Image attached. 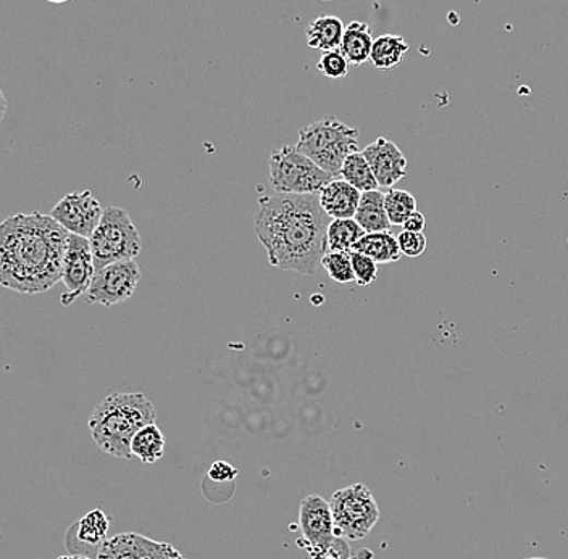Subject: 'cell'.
Here are the masks:
<instances>
[{
	"label": "cell",
	"instance_id": "obj_1",
	"mask_svg": "<svg viewBox=\"0 0 568 559\" xmlns=\"http://www.w3.org/2000/svg\"><path fill=\"white\" fill-rule=\"evenodd\" d=\"M330 223L320 195H263L256 213V234L272 266L312 276L328 253Z\"/></svg>",
	"mask_w": 568,
	"mask_h": 559
},
{
	"label": "cell",
	"instance_id": "obj_2",
	"mask_svg": "<svg viewBox=\"0 0 568 559\" xmlns=\"http://www.w3.org/2000/svg\"><path fill=\"white\" fill-rule=\"evenodd\" d=\"M70 233L50 215L19 213L0 225V284L36 296L63 276Z\"/></svg>",
	"mask_w": 568,
	"mask_h": 559
},
{
	"label": "cell",
	"instance_id": "obj_3",
	"mask_svg": "<svg viewBox=\"0 0 568 559\" xmlns=\"http://www.w3.org/2000/svg\"><path fill=\"white\" fill-rule=\"evenodd\" d=\"M154 405L138 392H114L91 413L90 430L94 442L115 459H133L131 442L142 428L155 425Z\"/></svg>",
	"mask_w": 568,
	"mask_h": 559
},
{
	"label": "cell",
	"instance_id": "obj_4",
	"mask_svg": "<svg viewBox=\"0 0 568 559\" xmlns=\"http://www.w3.org/2000/svg\"><path fill=\"white\" fill-rule=\"evenodd\" d=\"M297 148L323 171L340 178L344 162L358 152V130L327 117L299 131Z\"/></svg>",
	"mask_w": 568,
	"mask_h": 559
},
{
	"label": "cell",
	"instance_id": "obj_5",
	"mask_svg": "<svg viewBox=\"0 0 568 559\" xmlns=\"http://www.w3.org/2000/svg\"><path fill=\"white\" fill-rule=\"evenodd\" d=\"M270 185L275 194L320 195L334 181V176L323 171L297 145H283L270 155Z\"/></svg>",
	"mask_w": 568,
	"mask_h": 559
},
{
	"label": "cell",
	"instance_id": "obj_6",
	"mask_svg": "<svg viewBox=\"0 0 568 559\" xmlns=\"http://www.w3.org/2000/svg\"><path fill=\"white\" fill-rule=\"evenodd\" d=\"M96 273L114 263L134 260L141 250L140 230L123 209L106 206L90 239Z\"/></svg>",
	"mask_w": 568,
	"mask_h": 559
},
{
	"label": "cell",
	"instance_id": "obj_7",
	"mask_svg": "<svg viewBox=\"0 0 568 559\" xmlns=\"http://www.w3.org/2000/svg\"><path fill=\"white\" fill-rule=\"evenodd\" d=\"M330 507L336 534L347 540L367 537L380 520V508L365 484L338 490L331 497Z\"/></svg>",
	"mask_w": 568,
	"mask_h": 559
},
{
	"label": "cell",
	"instance_id": "obj_8",
	"mask_svg": "<svg viewBox=\"0 0 568 559\" xmlns=\"http://www.w3.org/2000/svg\"><path fill=\"white\" fill-rule=\"evenodd\" d=\"M140 280V266L134 260L114 263L96 273L84 298L87 304L110 308L121 301L130 300L137 293Z\"/></svg>",
	"mask_w": 568,
	"mask_h": 559
},
{
	"label": "cell",
	"instance_id": "obj_9",
	"mask_svg": "<svg viewBox=\"0 0 568 559\" xmlns=\"http://www.w3.org/2000/svg\"><path fill=\"white\" fill-rule=\"evenodd\" d=\"M299 528L312 554H327L344 545L336 535L330 501L320 495H309L300 501Z\"/></svg>",
	"mask_w": 568,
	"mask_h": 559
},
{
	"label": "cell",
	"instance_id": "obj_10",
	"mask_svg": "<svg viewBox=\"0 0 568 559\" xmlns=\"http://www.w3.org/2000/svg\"><path fill=\"white\" fill-rule=\"evenodd\" d=\"M104 210L91 191L71 192L54 206L50 216L70 234L91 239L103 219Z\"/></svg>",
	"mask_w": 568,
	"mask_h": 559
},
{
	"label": "cell",
	"instance_id": "obj_11",
	"mask_svg": "<svg viewBox=\"0 0 568 559\" xmlns=\"http://www.w3.org/2000/svg\"><path fill=\"white\" fill-rule=\"evenodd\" d=\"M94 276H96V266H94L90 239L70 234L69 249L63 263L62 283L67 287V293L60 298L62 305L69 307L78 300V297L86 296Z\"/></svg>",
	"mask_w": 568,
	"mask_h": 559
},
{
	"label": "cell",
	"instance_id": "obj_12",
	"mask_svg": "<svg viewBox=\"0 0 568 559\" xmlns=\"http://www.w3.org/2000/svg\"><path fill=\"white\" fill-rule=\"evenodd\" d=\"M380 188H392L407 175V158L392 141L378 138L362 151Z\"/></svg>",
	"mask_w": 568,
	"mask_h": 559
},
{
	"label": "cell",
	"instance_id": "obj_13",
	"mask_svg": "<svg viewBox=\"0 0 568 559\" xmlns=\"http://www.w3.org/2000/svg\"><path fill=\"white\" fill-rule=\"evenodd\" d=\"M108 518L103 510H93L81 518L73 527L70 528L67 535V542L74 544L67 545L73 555H81V557H99L100 548L108 540Z\"/></svg>",
	"mask_w": 568,
	"mask_h": 559
},
{
	"label": "cell",
	"instance_id": "obj_14",
	"mask_svg": "<svg viewBox=\"0 0 568 559\" xmlns=\"http://www.w3.org/2000/svg\"><path fill=\"white\" fill-rule=\"evenodd\" d=\"M362 192L344 179L336 178L320 192L321 209L331 219H354Z\"/></svg>",
	"mask_w": 568,
	"mask_h": 559
},
{
	"label": "cell",
	"instance_id": "obj_15",
	"mask_svg": "<svg viewBox=\"0 0 568 559\" xmlns=\"http://www.w3.org/2000/svg\"><path fill=\"white\" fill-rule=\"evenodd\" d=\"M161 542L152 540L137 532H125L108 538L97 559H152Z\"/></svg>",
	"mask_w": 568,
	"mask_h": 559
},
{
	"label": "cell",
	"instance_id": "obj_16",
	"mask_svg": "<svg viewBox=\"0 0 568 559\" xmlns=\"http://www.w3.org/2000/svg\"><path fill=\"white\" fill-rule=\"evenodd\" d=\"M344 32H346V26L338 16H319L307 26V46L323 53L340 50Z\"/></svg>",
	"mask_w": 568,
	"mask_h": 559
},
{
	"label": "cell",
	"instance_id": "obj_17",
	"mask_svg": "<svg viewBox=\"0 0 568 559\" xmlns=\"http://www.w3.org/2000/svg\"><path fill=\"white\" fill-rule=\"evenodd\" d=\"M354 219L367 234L390 230L392 225L388 218L387 206H384L383 192L371 191L362 194L360 205H358Z\"/></svg>",
	"mask_w": 568,
	"mask_h": 559
},
{
	"label": "cell",
	"instance_id": "obj_18",
	"mask_svg": "<svg viewBox=\"0 0 568 559\" xmlns=\"http://www.w3.org/2000/svg\"><path fill=\"white\" fill-rule=\"evenodd\" d=\"M374 44L370 26L364 22H353L346 26L340 50L350 60L351 66L362 67L370 60Z\"/></svg>",
	"mask_w": 568,
	"mask_h": 559
},
{
	"label": "cell",
	"instance_id": "obj_19",
	"mask_svg": "<svg viewBox=\"0 0 568 559\" xmlns=\"http://www.w3.org/2000/svg\"><path fill=\"white\" fill-rule=\"evenodd\" d=\"M353 252L362 253V255L375 260L378 264L399 262L402 257L398 237L392 236L390 230H387V233L365 234L355 243Z\"/></svg>",
	"mask_w": 568,
	"mask_h": 559
},
{
	"label": "cell",
	"instance_id": "obj_20",
	"mask_svg": "<svg viewBox=\"0 0 568 559\" xmlns=\"http://www.w3.org/2000/svg\"><path fill=\"white\" fill-rule=\"evenodd\" d=\"M409 49L411 47H409L404 37L395 36V34H383V36L375 39L370 60L378 70H392V68H398L404 62Z\"/></svg>",
	"mask_w": 568,
	"mask_h": 559
},
{
	"label": "cell",
	"instance_id": "obj_21",
	"mask_svg": "<svg viewBox=\"0 0 568 559\" xmlns=\"http://www.w3.org/2000/svg\"><path fill=\"white\" fill-rule=\"evenodd\" d=\"M165 445H167V439H165L164 432L158 429V426L149 425L134 436L133 442H131V453L142 463L154 464L164 456Z\"/></svg>",
	"mask_w": 568,
	"mask_h": 559
},
{
	"label": "cell",
	"instance_id": "obj_22",
	"mask_svg": "<svg viewBox=\"0 0 568 559\" xmlns=\"http://www.w3.org/2000/svg\"><path fill=\"white\" fill-rule=\"evenodd\" d=\"M365 234L355 219H331L327 236L328 252L351 253Z\"/></svg>",
	"mask_w": 568,
	"mask_h": 559
},
{
	"label": "cell",
	"instance_id": "obj_23",
	"mask_svg": "<svg viewBox=\"0 0 568 559\" xmlns=\"http://www.w3.org/2000/svg\"><path fill=\"white\" fill-rule=\"evenodd\" d=\"M340 176L341 179L350 182V185L357 189L358 192H362V194H365V192L378 191V188H380L377 178H375L374 171H371L370 165L365 160L362 152H357V154L347 157V160L344 162L343 169H341Z\"/></svg>",
	"mask_w": 568,
	"mask_h": 559
},
{
	"label": "cell",
	"instance_id": "obj_24",
	"mask_svg": "<svg viewBox=\"0 0 568 559\" xmlns=\"http://www.w3.org/2000/svg\"><path fill=\"white\" fill-rule=\"evenodd\" d=\"M384 206H387L388 218L392 226H404L409 216L414 215L417 210V199L411 192L402 189H391L384 194Z\"/></svg>",
	"mask_w": 568,
	"mask_h": 559
},
{
	"label": "cell",
	"instance_id": "obj_25",
	"mask_svg": "<svg viewBox=\"0 0 568 559\" xmlns=\"http://www.w3.org/2000/svg\"><path fill=\"white\" fill-rule=\"evenodd\" d=\"M321 266L328 276L338 284H351L355 281L353 260L351 253L328 252L321 260Z\"/></svg>",
	"mask_w": 568,
	"mask_h": 559
},
{
	"label": "cell",
	"instance_id": "obj_26",
	"mask_svg": "<svg viewBox=\"0 0 568 559\" xmlns=\"http://www.w3.org/2000/svg\"><path fill=\"white\" fill-rule=\"evenodd\" d=\"M317 70L330 80L341 81L350 74L351 63L341 50L321 53Z\"/></svg>",
	"mask_w": 568,
	"mask_h": 559
},
{
	"label": "cell",
	"instance_id": "obj_27",
	"mask_svg": "<svg viewBox=\"0 0 568 559\" xmlns=\"http://www.w3.org/2000/svg\"><path fill=\"white\" fill-rule=\"evenodd\" d=\"M355 274V283L358 286H370L378 280V263L362 253L351 252Z\"/></svg>",
	"mask_w": 568,
	"mask_h": 559
},
{
	"label": "cell",
	"instance_id": "obj_28",
	"mask_svg": "<svg viewBox=\"0 0 568 559\" xmlns=\"http://www.w3.org/2000/svg\"><path fill=\"white\" fill-rule=\"evenodd\" d=\"M399 249L404 257L417 259L426 250V237L424 233H409L402 229L398 236Z\"/></svg>",
	"mask_w": 568,
	"mask_h": 559
},
{
	"label": "cell",
	"instance_id": "obj_29",
	"mask_svg": "<svg viewBox=\"0 0 568 559\" xmlns=\"http://www.w3.org/2000/svg\"><path fill=\"white\" fill-rule=\"evenodd\" d=\"M236 474H238V469L229 466L225 461H218V463L213 464L211 471H209V476H211L213 480H232L235 479Z\"/></svg>",
	"mask_w": 568,
	"mask_h": 559
},
{
	"label": "cell",
	"instance_id": "obj_30",
	"mask_svg": "<svg viewBox=\"0 0 568 559\" xmlns=\"http://www.w3.org/2000/svg\"><path fill=\"white\" fill-rule=\"evenodd\" d=\"M425 225V216L421 212H415L414 215L409 216L402 228L409 233H424Z\"/></svg>",
	"mask_w": 568,
	"mask_h": 559
},
{
	"label": "cell",
	"instance_id": "obj_31",
	"mask_svg": "<svg viewBox=\"0 0 568 559\" xmlns=\"http://www.w3.org/2000/svg\"><path fill=\"white\" fill-rule=\"evenodd\" d=\"M152 559H186L174 547V545L165 544V542H161V547H158L157 554L154 555Z\"/></svg>",
	"mask_w": 568,
	"mask_h": 559
},
{
	"label": "cell",
	"instance_id": "obj_32",
	"mask_svg": "<svg viewBox=\"0 0 568 559\" xmlns=\"http://www.w3.org/2000/svg\"><path fill=\"white\" fill-rule=\"evenodd\" d=\"M350 555V548L344 544L336 550L327 551V554H312V559H346Z\"/></svg>",
	"mask_w": 568,
	"mask_h": 559
},
{
	"label": "cell",
	"instance_id": "obj_33",
	"mask_svg": "<svg viewBox=\"0 0 568 559\" xmlns=\"http://www.w3.org/2000/svg\"><path fill=\"white\" fill-rule=\"evenodd\" d=\"M59 559H97V558L81 557V555H63V557H60Z\"/></svg>",
	"mask_w": 568,
	"mask_h": 559
},
{
	"label": "cell",
	"instance_id": "obj_34",
	"mask_svg": "<svg viewBox=\"0 0 568 559\" xmlns=\"http://www.w3.org/2000/svg\"><path fill=\"white\" fill-rule=\"evenodd\" d=\"M529 559H547V558H529Z\"/></svg>",
	"mask_w": 568,
	"mask_h": 559
}]
</instances>
